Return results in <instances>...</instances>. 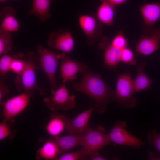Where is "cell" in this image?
<instances>
[{
  "instance_id": "6da1fadb",
  "label": "cell",
  "mask_w": 160,
  "mask_h": 160,
  "mask_svg": "<svg viewBox=\"0 0 160 160\" xmlns=\"http://www.w3.org/2000/svg\"><path fill=\"white\" fill-rule=\"evenodd\" d=\"M82 74L81 81L73 83L74 88L86 94L94 101V110L104 113L108 103L112 99L113 90L108 87L100 75L87 70Z\"/></svg>"
},
{
  "instance_id": "7a4b0ae2",
  "label": "cell",
  "mask_w": 160,
  "mask_h": 160,
  "mask_svg": "<svg viewBox=\"0 0 160 160\" xmlns=\"http://www.w3.org/2000/svg\"><path fill=\"white\" fill-rule=\"evenodd\" d=\"M25 64L24 68L19 76H16L14 83L17 89L23 91L30 97L37 92L43 95L46 89L37 82L35 70L37 69V58L36 54L33 52L24 54Z\"/></svg>"
},
{
  "instance_id": "3957f363",
  "label": "cell",
  "mask_w": 160,
  "mask_h": 160,
  "mask_svg": "<svg viewBox=\"0 0 160 160\" xmlns=\"http://www.w3.org/2000/svg\"><path fill=\"white\" fill-rule=\"evenodd\" d=\"M36 51L37 69L44 73L49 84L51 93H53L57 89L55 76L61 53L55 54L39 44L37 45Z\"/></svg>"
},
{
  "instance_id": "277c9868",
  "label": "cell",
  "mask_w": 160,
  "mask_h": 160,
  "mask_svg": "<svg viewBox=\"0 0 160 160\" xmlns=\"http://www.w3.org/2000/svg\"><path fill=\"white\" fill-rule=\"evenodd\" d=\"M135 94L133 82L129 73L119 75L116 88L113 91L112 99L124 108H132L137 105V99Z\"/></svg>"
},
{
  "instance_id": "5b68a950",
  "label": "cell",
  "mask_w": 160,
  "mask_h": 160,
  "mask_svg": "<svg viewBox=\"0 0 160 160\" xmlns=\"http://www.w3.org/2000/svg\"><path fill=\"white\" fill-rule=\"evenodd\" d=\"M110 143L108 134L105 128L99 125L95 128L89 127L81 134V145L89 154L98 151L102 148Z\"/></svg>"
},
{
  "instance_id": "8992f818",
  "label": "cell",
  "mask_w": 160,
  "mask_h": 160,
  "mask_svg": "<svg viewBox=\"0 0 160 160\" xmlns=\"http://www.w3.org/2000/svg\"><path fill=\"white\" fill-rule=\"evenodd\" d=\"M125 122L117 121L108 134L110 143L140 148L144 146L145 143L135 137L126 129Z\"/></svg>"
},
{
  "instance_id": "52a82bcc",
  "label": "cell",
  "mask_w": 160,
  "mask_h": 160,
  "mask_svg": "<svg viewBox=\"0 0 160 160\" xmlns=\"http://www.w3.org/2000/svg\"><path fill=\"white\" fill-rule=\"evenodd\" d=\"M52 94L43 99L44 102L50 110H67L74 107L75 97L69 95L65 84H63Z\"/></svg>"
},
{
  "instance_id": "ba28073f",
  "label": "cell",
  "mask_w": 160,
  "mask_h": 160,
  "mask_svg": "<svg viewBox=\"0 0 160 160\" xmlns=\"http://www.w3.org/2000/svg\"><path fill=\"white\" fill-rule=\"evenodd\" d=\"M160 28H147L137 40L136 51L144 55H150L160 49Z\"/></svg>"
},
{
  "instance_id": "9c48e42d",
  "label": "cell",
  "mask_w": 160,
  "mask_h": 160,
  "mask_svg": "<svg viewBox=\"0 0 160 160\" xmlns=\"http://www.w3.org/2000/svg\"><path fill=\"white\" fill-rule=\"evenodd\" d=\"M30 97L23 92L5 102H0L3 106L2 113L4 120L9 122L13 121V119L27 107Z\"/></svg>"
},
{
  "instance_id": "30bf717a",
  "label": "cell",
  "mask_w": 160,
  "mask_h": 160,
  "mask_svg": "<svg viewBox=\"0 0 160 160\" xmlns=\"http://www.w3.org/2000/svg\"><path fill=\"white\" fill-rule=\"evenodd\" d=\"M100 22L97 19L88 15L80 16L79 19V25L84 32L88 45L93 46L102 34Z\"/></svg>"
},
{
  "instance_id": "8fae6325",
  "label": "cell",
  "mask_w": 160,
  "mask_h": 160,
  "mask_svg": "<svg viewBox=\"0 0 160 160\" xmlns=\"http://www.w3.org/2000/svg\"><path fill=\"white\" fill-rule=\"evenodd\" d=\"M60 60V77L62 79L63 84H65L67 82L75 79L77 73H82L87 70L85 64L72 60L65 53H61Z\"/></svg>"
},
{
  "instance_id": "7c38bea8",
  "label": "cell",
  "mask_w": 160,
  "mask_h": 160,
  "mask_svg": "<svg viewBox=\"0 0 160 160\" xmlns=\"http://www.w3.org/2000/svg\"><path fill=\"white\" fill-rule=\"evenodd\" d=\"M47 44L50 47L65 53H69L72 51L74 42L70 32L67 30H60L51 33Z\"/></svg>"
},
{
  "instance_id": "4fadbf2b",
  "label": "cell",
  "mask_w": 160,
  "mask_h": 160,
  "mask_svg": "<svg viewBox=\"0 0 160 160\" xmlns=\"http://www.w3.org/2000/svg\"><path fill=\"white\" fill-rule=\"evenodd\" d=\"M93 111L92 106L73 118L66 117L65 129L69 134L81 135L90 127L88 121Z\"/></svg>"
},
{
  "instance_id": "5bb4252c",
  "label": "cell",
  "mask_w": 160,
  "mask_h": 160,
  "mask_svg": "<svg viewBox=\"0 0 160 160\" xmlns=\"http://www.w3.org/2000/svg\"><path fill=\"white\" fill-rule=\"evenodd\" d=\"M99 46L104 49V58L105 66L109 68L116 67L121 61L122 49L112 45L106 38L103 39Z\"/></svg>"
},
{
  "instance_id": "9a60e30c",
  "label": "cell",
  "mask_w": 160,
  "mask_h": 160,
  "mask_svg": "<svg viewBox=\"0 0 160 160\" xmlns=\"http://www.w3.org/2000/svg\"><path fill=\"white\" fill-rule=\"evenodd\" d=\"M144 24L147 28H153L155 23L160 18V4L159 2L147 3L140 8Z\"/></svg>"
},
{
  "instance_id": "2e32d148",
  "label": "cell",
  "mask_w": 160,
  "mask_h": 160,
  "mask_svg": "<svg viewBox=\"0 0 160 160\" xmlns=\"http://www.w3.org/2000/svg\"><path fill=\"white\" fill-rule=\"evenodd\" d=\"M15 12L11 7L2 8L0 11V17L2 19L0 29L9 32L17 31L20 24L15 17Z\"/></svg>"
},
{
  "instance_id": "e0dca14e",
  "label": "cell",
  "mask_w": 160,
  "mask_h": 160,
  "mask_svg": "<svg viewBox=\"0 0 160 160\" xmlns=\"http://www.w3.org/2000/svg\"><path fill=\"white\" fill-rule=\"evenodd\" d=\"M47 139L57 144L59 150V155L65 154L73 148L81 145V135L69 134L64 136H56Z\"/></svg>"
},
{
  "instance_id": "ac0fdd59",
  "label": "cell",
  "mask_w": 160,
  "mask_h": 160,
  "mask_svg": "<svg viewBox=\"0 0 160 160\" xmlns=\"http://www.w3.org/2000/svg\"><path fill=\"white\" fill-rule=\"evenodd\" d=\"M101 3L97 8V19L107 25L113 24L116 9L114 5L107 0H101Z\"/></svg>"
},
{
  "instance_id": "d6986e66",
  "label": "cell",
  "mask_w": 160,
  "mask_h": 160,
  "mask_svg": "<svg viewBox=\"0 0 160 160\" xmlns=\"http://www.w3.org/2000/svg\"><path fill=\"white\" fill-rule=\"evenodd\" d=\"M39 140L45 143L37 151L36 159L55 160L58 157L57 155H59V150L57 144L47 138H41Z\"/></svg>"
},
{
  "instance_id": "ffe728a7",
  "label": "cell",
  "mask_w": 160,
  "mask_h": 160,
  "mask_svg": "<svg viewBox=\"0 0 160 160\" xmlns=\"http://www.w3.org/2000/svg\"><path fill=\"white\" fill-rule=\"evenodd\" d=\"M66 116L58 113L51 115V119L45 127L46 129L50 136L56 137L65 129Z\"/></svg>"
},
{
  "instance_id": "44dd1931",
  "label": "cell",
  "mask_w": 160,
  "mask_h": 160,
  "mask_svg": "<svg viewBox=\"0 0 160 160\" xmlns=\"http://www.w3.org/2000/svg\"><path fill=\"white\" fill-rule=\"evenodd\" d=\"M53 0H32L31 9L29 11V15H35L40 20L43 22L50 16V7Z\"/></svg>"
},
{
  "instance_id": "7402d4cb",
  "label": "cell",
  "mask_w": 160,
  "mask_h": 160,
  "mask_svg": "<svg viewBox=\"0 0 160 160\" xmlns=\"http://www.w3.org/2000/svg\"><path fill=\"white\" fill-rule=\"evenodd\" d=\"M145 65V63L143 62L138 65L137 75L133 79L135 93L141 90L150 89L152 87V80L147 76L144 72Z\"/></svg>"
},
{
  "instance_id": "603a6c76",
  "label": "cell",
  "mask_w": 160,
  "mask_h": 160,
  "mask_svg": "<svg viewBox=\"0 0 160 160\" xmlns=\"http://www.w3.org/2000/svg\"><path fill=\"white\" fill-rule=\"evenodd\" d=\"M12 39L10 32L0 29V55L7 54L12 49Z\"/></svg>"
},
{
  "instance_id": "cb8c5ba5",
  "label": "cell",
  "mask_w": 160,
  "mask_h": 160,
  "mask_svg": "<svg viewBox=\"0 0 160 160\" xmlns=\"http://www.w3.org/2000/svg\"><path fill=\"white\" fill-rule=\"evenodd\" d=\"M13 59L10 67V71L16 73L17 76H20L25 66L24 54L22 53L14 54Z\"/></svg>"
},
{
  "instance_id": "d4e9b609",
  "label": "cell",
  "mask_w": 160,
  "mask_h": 160,
  "mask_svg": "<svg viewBox=\"0 0 160 160\" xmlns=\"http://www.w3.org/2000/svg\"><path fill=\"white\" fill-rule=\"evenodd\" d=\"M89 158V154L86 149L82 147L75 151L65 153L60 157H58L55 160H87Z\"/></svg>"
},
{
  "instance_id": "484cf974",
  "label": "cell",
  "mask_w": 160,
  "mask_h": 160,
  "mask_svg": "<svg viewBox=\"0 0 160 160\" xmlns=\"http://www.w3.org/2000/svg\"><path fill=\"white\" fill-rule=\"evenodd\" d=\"M13 55H9L7 54L1 56L0 58V80H5L7 78V73L10 71V67L13 59Z\"/></svg>"
},
{
  "instance_id": "4316f807",
  "label": "cell",
  "mask_w": 160,
  "mask_h": 160,
  "mask_svg": "<svg viewBox=\"0 0 160 160\" xmlns=\"http://www.w3.org/2000/svg\"><path fill=\"white\" fill-rule=\"evenodd\" d=\"M9 122L4 120L0 123V140L7 138L12 139L15 136V131L13 130L10 127Z\"/></svg>"
},
{
  "instance_id": "83f0119b",
  "label": "cell",
  "mask_w": 160,
  "mask_h": 160,
  "mask_svg": "<svg viewBox=\"0 0 160 160\" xmlns=\"http://www.w3.org/2000/svg\"><path fill=\"white\" fill-rule=\"evenodd\" d=\"M110 43L113 46L122 49L127 47L128 41L123 32L120 31L113 38Z\"/></svg>"
},
{
  "instance_id": "f1b7e54d",
  "label": "cell",
  "mask_w": 160,
  "mask_h": 160,
  "mask_svg": "<svg viewBox=\"0 0 160 160\" xmlns=\"http://www.w3.org/2000/svg\"><path fill=\"white\" fill-rule=\"evenodd\" d=\"M121 61L128 65H135L136 63L133 52L127 47L121 50Z\"/></svg>"
},
{
  "instance_id": "f546056e",
  "label": "cell",
  "mask_w": 160,
  "mask_h": 160,
  "mask_svg": "<svg viewBox=\"0 0 160 160\" xmlns=\"http://www.w3.org/2000/svg\"><path fill=\"white\" fill-rule=\"evenodd\" d=\"M147 139L160 152V134H158L156 130H153L148 133Z\"/></svg>"
},
{
  "instance_id": "4dcf8cb0",
  "label": "cell",
  "mask_w": 160,
  "mask_h": 160,
  "mask_svg": "<svg viewBox=\"0 0 160 160\" xmlns=\"http://www.w3.org/2000/svg\"><path fill=\"white\" fill-rule=\"evenodd\" d=\"M9 91V87L6 84L4 81L0 80V103L2 101L3 97Z\"/></svg>"
},
{
  "instance_id": "1f68e13d",
  "label": "cell",
  "mask_w": 160,
  "mask_h": 160,
  "mask_svg": "<svg viewBox=\"0 0 160 160\" xmlns=\"http://www.w3.org/2000/svg\"><path fill=\"white\" fill-rule=\"evenodd\" d=\"M89 158L92 160H105L107 159L101 156L98 153V151L95 152L90 153Z\"/></svg>"
},
{
  "instance_id": "d6a6232c",
  "label": "cell",
  "mask_w": 160,
  "mask_h": 160,
  "mask_svg": "<svg viewBox=\"0 0 160 160\" xmlns=\"http://www.w3.org/2000/svg\"><path fill=\"white\" fill-rule=\"evenodd\" d=\"M114 5L120 4L126 2L127 0H107Z\"/></svg>"
},
{
  "instance_id": "836d02e7",
  "label": "cell",
  "mask_w": 160,
  "mask_h": 160,
  "mask_svg": "<svg viewBox=\"0 0 160 160\" xmlns=\"http://www.w3.org/2000/svg\"><path fill=\"white\" fill-rule=\"evenodd\" d=\"M8 0H0V1L1 2H4L6 1H7Z\"/></svg>"
}]
</instances>
